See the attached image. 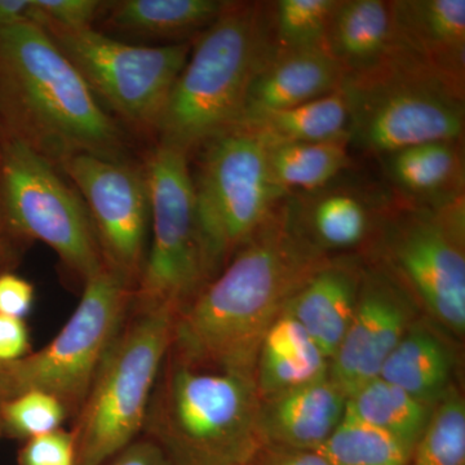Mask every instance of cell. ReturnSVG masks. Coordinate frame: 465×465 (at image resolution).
I'll return each instance as SVG.
<instances>
[{
	"instance_id": "1",
	"label": "cell",
	"mask_w": 465,
	"mask_h": 465,
	"mask_svg": "<svg viewBox=\"0 0 465 465\" xmlns=\"http://www.w3.org/2000/svg\"><path fill=\"white\" fill-rule=\"evenodd\" d=\"M329 258L299 231L286 195L265 224L176 314L168 354L194 369L255 379L266 332Z\"/></svg>"
},
{
	"instance_id": "2",
	"label": "cell",
	"mask_w": 465,
	"mask_h": 465,
	"mask_svg": "<svg viewBox=\"0 0 465 465\" xmlns=\"http://www.w3.org/2000/svg\"><path fill=\"white\" fill-rule=\"evenodd\" d=\"M0 134L58 168L79 154L127 158L124 127L30 18L0 32Z\"/></svg>"
},
{
	"instance_id": "3",
	"label": "cell",
	"mask_w": 465,
	"mask_h": 465,
	"mask_svg": "<svg viewBox=\"0 0 465 465\" xmlns=\"http://www.w3.org/2000/svg\"><path fill=\"white\" fill-rule=\"evenodd\" d=\"M273 50L271 3L228 2L194 39L162 115L157 143L191 155L237 127L253 75Z\"/></svg>"
},
{
	"instance_id": "4",
	"label": "cell",
	"mask_w": 465,
	"mask_h": 465,
	"mask_svg": "<svg viewBox=\"0 0 465 465\" xmlns=\"http://www.w3.org/2000/svg\"><path fill=\"white\" fill-rule=\"evenodd\" d=\"M255 379L183 365L167 353L143 436L173 465H249L262 448Z\"/></svg>"
},
{
	"instance_id": "5",
	"label": "cell",
	"mask_w": 465,
	"mask_h": 465,
	"mask_svg": "<svg viewBox=\"0 0 465 465\" xmlns=\"http://www.w3.org/2000/svg\"><path fill=\"white\" fill-rule=\"evenodd\" d=\"M349 148L378 158L430 142L464 140L465 87L400 48L376 65L342 75Z\"/></svg>"
},
{
	"instance_id": "6",
	"label": "cell",
	"mask_w": 465,
	"mask_h": 465,
	"mask_svg": "<svg viewBox=\"0 0 465 465\" xmlns=\"http://www.w3.org/2000/svg\"><path fill=\"white\" fill-rule=\"evenodd\" d=\"M176 312L130 308L84 405L72 420L76 465H101L143 432Z\"/></svg>"
},
{
	"instance_id": "7",
	"label": "cell",
	"mask_w": 465,
	"mask_h": 465,
	"mask_svg": "<svg viewBox=\"0 0 465 465\" xmlns=\"http://www.w3.org/2000/svg\"><path fill=\"white\" fill-rule=\"evenodd\" d=\"M363 256L388 272L434 322L463 338L465 197L437 208L394 200Z\"/></svg>"
},
{
	"instance_id": "8",
	"label": "cell",
	"mask_w": 465,
	"mask_h": 465,
	"mask_svg": "<svg viewBox=\"0 0 465 465\" xmlns=\"http://www.w3.org/2000/svg\"><path fill=\"white\" fill-rule=\"evenodd\" d=\"M143 167L150 198V238L131 308H167L177 314L215 277L198 222L191 158L155 143Z\"/></svg>"
},
{
	"instance_id": "9",
	"label": "cell",
	"mask_w": 465,
	"mask_h": 465,
	"mask_svg": "<svg viewBox=\"0 0 465 465\" xmlns=\"http://www.w3.org/2000/svg\"><path fill=\"white\" fill-rule=\"evenodd\" d=\"M197 153L193 192L208 260L217 275L287 193L272 177L266 143L249 128H232Z\"/></svg>"
},
{
	"instance_id": "10",
	"label": "cell",
	"mask_w": 465,
	"mask_h": 465,
	"mask_svg": "<svg viewBox=\"0 0 465 465\" xmlns=\"http://www.w3.org/2000/svg\"><path fill=\"white\" fill-rule=\"evenodd\" d=\"M33 21L47 32L119 124L139 136L157 139L168 97L188 61L193 42L134 45L110 38L94 27L66 29Z\"/></svg>"
},
{
	"instance_id": "11",
	"label": "cell",
	"mask_w": 465,
	"mask_h": 465,
	"mask_svg": "<svg viewBox=\"0 0 465 465\" xmlns=\"http://www.w3.org/2000/svg\"><path fill=\"white\" fill-rule=\"evenodd\" d=\"M0 206L15 240L39 241L84 283L104 264L87 207L60 168L0 134Z\"/></svg>"
},
{
	"instance_id": "12",
	"label": "cell",
	"mask_w": 465,
	"mask_h": 465,
	"mask_svg": "<svg viewBox=\"0 0 465 465\" xmlns=\"http://www.w3.org/2000/svg\"><path fill=\"white\" fill-rule=\"evenodd\" d=\"M133 296V287L106 266L88 278L75 311L57 335L39 351L2 365L8 400L27 391H45L63 403L73 420L130 312Z\"/></svg>"
},
{
	"instance_id": "13",
	"label": "cell",
	"mask_w": 465,
	"mask_h": 465,
	"mask_svg": "<svg viewBox=\"0 0 465 465\" xmlns=\"http://www.w3.org/2000/svg\"><path fill=\"white\" fill-rule=\"evenodd\" d=\"M84 200L104 264L134 290L150 235V198L143 163L79 154L60 166Z\"/></svg>"
},
{
	"instance_id": "14",
	"label": "cell",
	"mask_w": 465,
	"mask_h": 465,
	"mask_svg": "<svg viewBox=\"0 0 465 465\" xmlns=\"http://www.w3.org/2000/svg\"><path fill=\"white\" fill-rule=\"evenodd\" d=\"M419 311L388 272L366 259L356 312L330 362V379L345 396L378 378L385 360L418 320Z\"/></svg>"
},
{
	"instance_id": "15",
	"label": "cell",
	"mask_w": 465,
	"mask_h": 465,
	"mask_svg": "<svg viewBox=\"0 0 465 465\" xmlns=\"http://www.w3.org/2000/svg\"><path fill=\"white\" fill-rule=\"evenodd\" d=\"M349 171L316 191L287 194L299 231L329 256L353 251L365 255L393 206L384 183L351 176Z\"/></svg>"
},
{
	"instance_id": "16",
	"label": "cell",
	"mask_w": 465,
	"mask_h": 465,
	"mask_svg": "<svg viewBox=\"0 0 465 465\" xmlns=\"http://www.w3.org/2000/svg\"><path fill=\"white\" fill-rule=\"evenodd\" d=\"M342 75L323 47L273 48L251 81L238 125L332 94L341 87Z\"/></svg>"
},
{
	"instance_id": "17",
	"label": "cell",
	"mask_w": 465,
	"mask_h": 465,
	"mask_svg": "<svg viewBox=\"0 0 465 465\" xmlns=\"http://www.w3.org/2000/svg\"><path fill=\"white\" fill-rule=\"evenodd\" d=\"M393 45L465 87L464 0H391Z\"/></svg>"
},
{
	"instance_id": "18",
	"label": "cell",
	"mask_w": 465,
	"mask_h": 465,
	"mask_svg": "<svg viewBox=\"0 0 465 465\" xmlns=\"http://www.w3.org/2000/svg\"><path fill=\"white\" fill-rule=\"evenodd\" d=\"M366 259L331 255L290 300L283 313L298 321L331 361L356 312Z\"/></svg>"
},
{
	"instance_id": "19",
	"label": "cell",
	"mask_w": 465,
	"mask_h": 465,
	"mask_svg": "<svg viewBox=\"0 0 465 465\" xmlns=\"http://www.w3.org/2000/svg\"><path fill=\"white\" fill-rule=\"evenodd\" d=\"M376 159L400 203L437 208L465 197L464 140L416 143Z\"/></svg>"
},
{
	"instance_id": "20",
	"label": "cell",
	"mask_w": 465,
	"mask_h": 465,
	"mask_svg": "<svg viewBox=\"0 0 465 465\" xmlns=\"http://www.w3.org/2000/svg\"><path fill=\"white\" fill-rule=\"evenodd\" d=\"M345 407L347 396L330 376L260 400L262 445L317 451L341 424Z\"/></svg>"
},
{
	"instance_id": "21",
	"label": "cell",
	"mask_w": 465,
	"mask_h": 465,
	"mask_svg": "<svg viewBox=\"0 0 465 465\" xmlns=\"http://www.w3.org/2000/svg\"><path fill=\"white\" fill-rule=\"evenodd\" d=\"M454 367L450 342L430 321L418 318L385 360L378 378L434 409L454 387Z\"/></svg>"
},
{
	"instance_id": "22",
	"label": "cell",
	"mask_w": 465,
	"mask_h": 465,
	"mask_svg": "<svg viewBox=\"0 0 465 465\" xmlns=\"http://www.w3.org/2000/svg\"><path fill=\"white\" fill-rule=\"evenodd\" d=\"M226 0H116L101 16L113 32L168 45L194 41L219 16Z\"/></svg>"
},
{
	"instance_id": "23",
	"label": "cell",
	"mask_w": 465,
	"mask_h": 465,
	"mask_svg": "<svg viewBox=\"0 0 465 465\" xmlns=\"http://www.w3.org/2000/svg\"><path fill=\"white\" fill-rule=\"evenodd\" d=\"M391 0H338L324 35V50L344 74L376 65L393 48Z\"/></svg>"
},
{
	"instance_id": "24",
	"label": "cell",
	"mask_w": 465,
	"mask_h": 465,
	"mask_svg": "<svg viewBox=\"0 0 465 465\" xmlns=\"http://www.w3.org/2000/svg\"><path fill=\"white\" fill-rule=\"evenodd\" d=\"M330 362L304 327L283 313L260 347L255 369L260 400L326 378Z\"/></svg>"
},
{
	"instance_id": "25",
	"label": "cell",
	"mask_w": 465,
	"mask_h": 465,
	"mask_svg": "<svg viewBox=\"0 0 465 465\" xmlns=\"http://www.w3.org/2000/svg\"><path fill=\"white\" fill-rule=\"evenodd\" d=\"M238 127L268 143H349V112L341 90L293 108L269 113Z\"/></svg>"
},
{
	"instance_id": "26",
	"label": "cell",
	"mask_w": 465,
	"mask_h": 465,
	"mask_svg": "<svg viewBox=\"0 0 465 465\" xmlns=\"http://www.w3.org/2000/svg\"><path fill=\"white\" fill-rule=\"evenodd\" d=\"M433 410L396 385L375 378L349 394L345 414L414 450L430 424Z\"/></svg>"
},
{
	"instance_id": "27",
	"label": "cell",
	"mask_w": 465,
	"mask_h": 465,
	"mask_svg": "<svg viewBox=\"0 0 465 465\" xmlns=\"http://www.w3.org/2000/svg\"><path fill=\"white\" fill-rule=\"evenodd\" d=\"M349 150L348 142L266 143L272 177L287 194L316 191L351 170L353 158Z\"/></svg>"
},
{
	"instance_id": "28",
	"label": "cell",
	"mask_w": 465,
	"mask_h": 465,
	"mask_svg": "<svg viewBox=\"0 0 465 465\" xmlns=\"http://www.w3.org/2000/svg\"><path fill=\"white\" fill-rule=\"evenodd\" d=\"M317 451L331 465H406L412 450L390 434L345 414Z\"/></svg>"
},
{
	"instance_id": "29",
	"label": "cell",
	"mask_w": 465,
	"mask_h": 465,
	"mask_svg": "<svg viewBox=\"0 0 465 465\" xmlns=\"http://www.w3.org/2000/svg\"><path fill=\"white\" fill-rule=\"evenodd\" d=\"M406 465H465V401L455 385L434 407Z\"/></svg>"
},
{
	"instance_id": "30",
	"label": "cell",
	"mask_w": 465,
	"mask_h": 465,
	"mask_svg": "<svg viewBox=\"0 0 465 465\" xmlns=\"http://www.w3.org/2000/svg\"><path fill=\"white\" fill-rule=\"evenodd\" d=\"M338 0L271 2L272 38L275 50L324 48V35Z\"/></svg>"
},
{
	"instance_id": "31",
	"label": "cell",
	"mask_w": 465,
	"mask_h": 465,
	"mask_svg": "<svg viewBox=\"0 0 465 465\" xmlns=\"http://www.w3.org/2000/svg\"><path fill=\"white\" fill-rule=\"evenodd\" d=\"M70 420L65 407L50 393L27 391L5 401L0 409L2 439L21 442L64 428Z\"/></svg>"
},
{
	"instance_id": "32",
	"label": "cell",
	"mask_w": 465,
	"mask_h": 465,
	"mask_svg": "<svg viewBox=\"0 0 465 465\" xmlns=\"http://www.w3.org/2000/svg\"><path fill=\"white\" fill-rule=\"evenodd\" d=\"M104 3L100 0H30L27 18L45 21L66 29L94 27L101 16Z\"/></svg>"
},
{
	"instance_id": "33",
	"label": "cell",
	"mask_w": 465,
	"mask_h": 465,
	"mask_svg": "<svg viewBox=\"0 0 465 465\" xmlns=\"http://www.w3.org/2000/svg\"><path fill=\"white\" fill-rule=\"evenodd\" d=\"M17 465H76L74 437L60 428L24 440L17 451Z\"/></svg>"
},
{
	"instance_id": "34",
	"label": "cell",
	"mask_w": 465,
	"mask_h": 465,
	"mask_svg": "<svg viewBox=\"0 0 465 465\" xmlns=\"http://www.w3.org/2000/svg\"><path fill=\"white\" fill-rule=\"evenodd\" d=\"M35 289L34 284L15 274L14 271L0 273V314L25 320L32 312Z\"/></svg>"
},
{
	"instance_id": "35",
	"label": "cell",
	"mask_w": 465,
	"mask_h": 465,
	"mask_svg": "<svg viewBox=\"0 0 465 465\" xmlns=\"http://www.w3.org/2000/svg\"><path fill=\"white\" fill-rule=\"evenodd\" d=\"M32 351L25 320L0 314V365L16 362Z\"/></svg>"
},
{
	"instance_id": "36",
	"label": "cell",
	"mask_w": 465,
	"mask_h": 465,
	"mask_svg": "<svg viewBox=\"0 0 465 465\" xmlns=\"http://www.w3.org/2000/svg\"><path fill=\"white\" fill-rule=\"evenodd\" d=\"M101 465H173L163 450L142 436Z\"/></svg>"
},
{
	"instance_id": "37",
	"label": "cell",
	"mask_w": 465,
	"mask_h": 465,
	"mask_svg": "<svg viewBox=\"0 0 465 465\" xmlns=\"http://www.w3.org/2000/svg\"><path fill=\"white\" fill-rule=\"evenodd\" d=\"M249 465H331L318 451L262 445Z\"/></svg>"
},
{
	"instance_id": "38",
	"label": "cell",
	"mask_w": 465,
	"mask_h": 465,
	"mask_svg": "<svg viewBox=\"0 0 465 465\" xmlns=\"http://www.w3.org/2000/svg\"><path fill=\"white\" fill-rule=\"evenodd\" d=\"M23 247L24 244L15 240L9 232L3 217L2 206H0V273L14 271L23 252Z\"/></svg>"
},
{
	"instance_id": "39",
	"label": "cell",
	"mask_w": 465,
	"mask_h": 465,
	"mask_svg": "<svg viewBox=\"0 0 465 465\" xmlns=\"http://www.w3.org/2000/svg\"><path fill=\"white\" fill-rule=\"evenodd\" d=\"M30 0H0V32L27 18Z\"/></svg>"
},
{
	"instance_id": "40",
	"label": "cell",
	"mask_w": 465,
	"mask_h": 465,
	"mask_svg": "<svg viewBox=\"0 0 465 465\" xmlns=\"http://www.w3.org/2000/svg\"><path fill=\"white\" fill-rule=\"evenodd\" d=\"M7 391H5V376H3L2 365H0V409H2L3 402L7 401ZM0 439H2V433H0Z\"/></svg>"
}]
</instances>
